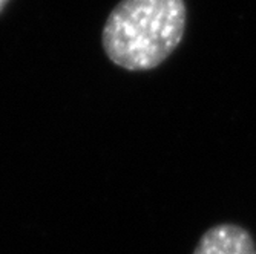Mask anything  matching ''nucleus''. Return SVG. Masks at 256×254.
I'll return each mask as SVG.
<instances>
[{
	"mask_svg": "<svg viewBox=\"0 0 256 254\" xmlns=\"http://www.w3.org/2000/svg\"><path fill=\"white\" fill-rule=\"evenodd\" d=\"M186 23L184 0H120L104 21L103 51L126 71H150L178 48Z\"/></svg>",
	"mask_w": 256,
	"mask_h": 254,
	"instance_id": "1",
	"label": "nucleus"
},
{
	"mask_svg": "<svg viewBox=\"0 0 256 254\" xmlns=\"http://www.w3.org/2000/svg\"><path fill=\"white\" fill-rule=\"evenodd\" d=\"M192 254H256V245L244 227L218 224L201 236Z\"/></svg>",
	"mask_w": 256,
	"mask_h": 254,
	"instance_id": "2",
	"label": "nucleus"
},
{
	"mask_svg": "<svg viewBox=\"0 0 256 254\" xmlns=\"http://www.w3.org/2000/svg\"><path fill=\"white\" fill-rule=\"evenodd\" d=\"M8 2H10V0H0V12L5 9V6L8 5Z\"/></svg>",
	"mask_w": 256,
	"mask_h": 254,
	"instance_id": "3",
	"label": "nucleus"
}]
</instances>
